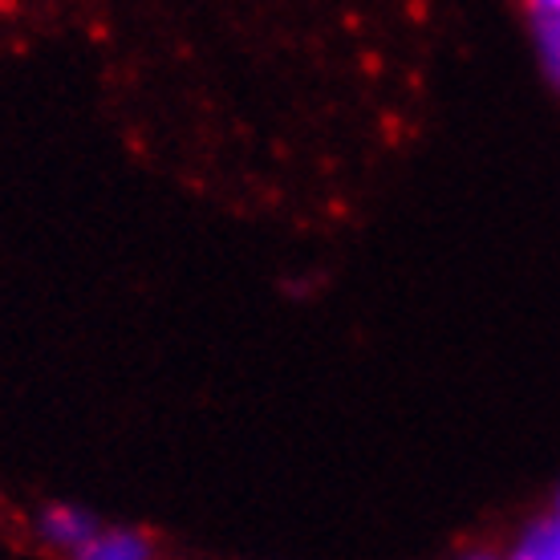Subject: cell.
<instances>
[{"label": "cell", "mask_w": 560, "mask_h": 560, "mask_svg": "<svg viewBox=\"0 0 560 560\" xmlns=\"http://www.w3.org/2000/svg\"><path fill=\"white\" fill-rule=\"evenodd\" d=\"M98 528V520L73 504H49L37 516V540L49 552H61V557H85V548L94 545Z\"/></svg>", "instance_id": "obj_1"}, {"label": "cell", "mask_w": 560, "mask_h": 560, "mask_svg": "<svg viewBox=\"0 0 560 560\" xmlns=\"http://www.w3.org/2000/svg\"><path fill=\"white\" fill-rule=\"evenodd\" d=\"M154 540L139 528H106L102 524L94 545L85 548L82 560H151Z\"/></svg>", "instance_id": "obj_2"}, {"label": "cell", "mask_w": 560, "mask_h": 560, "mask_svg": "<svg viewBox=\"0 0 560 560\" xmlns=\"http://www.w3.org/2000/svg\"><path fill=\"white\" fill-rule=\"evenodd\" d=\"M516 560H560V512L552 508L548 516H536L533 524H524V533L516 536V545L508 548Z\"/></svg>", "instance_id": "obj_3"}, {"label": "cell", "mask_w": 560, "mask_h": 560, "mask_svg": "<svg viewBox=\"0 0 560 560\" xmlns=\"http://www.w3.org/2000/svg\"><path fill=\"white\" fill-rule=\"evenodd\" d=\"M536 16V54L545 66L548 82L560 90V13H533Z\"/></svg>", "instance_id": "obj_4"}, {"label": "cell", "mask_w": 560, "mask_h": 560, "mask_svg": "<svg viewBox=\"0 0 560 560\" xmlns=\"http://www.w3.org/2000/svg\"><path fill=\"white\" fill-rule=\"evenodd\" d=\"M533 13H560V0H528Z\"/></svg>", "instance_id": "obj_5"}, {"label": "cell", "mask_w": 560, "mask_h": 560, "mask_svg": "<svg viewBox=\"0 0 560 560\" xmlns=\"http://www.w3.org/2000/svg\"><path fill=\"white\" fill-rule=\"evenodd\" d=\"M557 512H560V488H557Z\"/></svg>", "instance_id": "obj_6"}]
</instances>
